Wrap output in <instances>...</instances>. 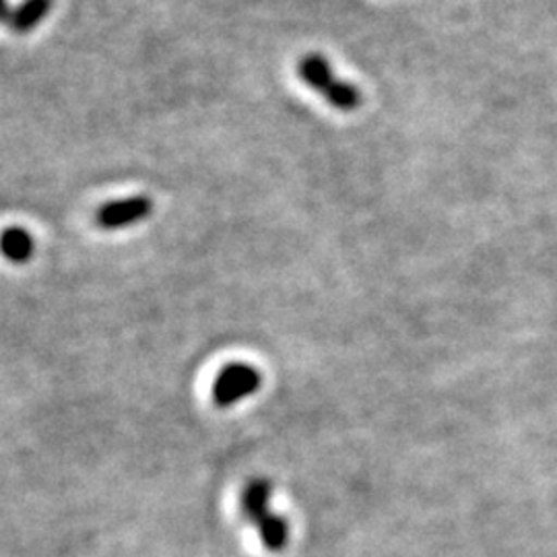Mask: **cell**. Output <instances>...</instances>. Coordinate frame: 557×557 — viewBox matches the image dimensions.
<instances>
[{"instance_id":"cell-1","label":"cell","mask_w":557,"mask_h":557,"mask_svg":"<svg viewBox=\"0 0 557 557\" xmlns=\"http://www.w3.org/2000/svg\"><path fill=\"white\" fill-rule=\"evenodd\" d=\"M273 485L267 479H252L242 492V512L250 524L257 527L260 541L267 552L278 554L289 543V524L287 520L271 510Z\"/></svg>"},{"instance_id":"cell-2","label":"cell","mask_w":557,"mask_h":557,"mask_svg":"<svg viewBox=\"0 0 557 557\" xmlns=\"http://www.w3.org/2000/svg\"><path fill=\"white\" fill-rule=\"evenodd\" d=\"M298 75L338 112H356L361 106L358 87L349 81L338 79L331 64L320 54H308L299 60Z\"/></svg>"},{"instance_id":"cell-3","label":"cell","mask_w":557,"mask_h":557,"mask_svg":"<svg viewBox=\"0 0 557 557\" xmlns=\"http://www.w3.org/2000/svg\"><path fill=\"white\" fill-rule=\"evenodd\" d=\"M260 384H262V376L255 366L244 361L227 363L213 382V391H211L213 403L221 409L234 407L242 398L255 395Z\"/></svg>"},{"instance_id":"cell-4","label":"cell","mask_w":557,"mask_h":557,"mask_svg":"<svg viewBox=\"0 0 557 557\" xmlns=\"http://www.w3.org/2000/svg\"><path fill=\"white\" fill-rule=\"evenodd\" d=\"M153 211V202L147 197H131V199L112 200L103 205L96 213V223L101 230H122L147 220Z\"/></svg>"},{"instance_id":"cell-5","label":"cell","mask_w":557,"mask_h":557,"mask_svg":"<svg viewBox=\"0 0 557 557\" xmlns=\"http://www.w3.org/2000/svg\"><path fill=\"white\" fill-rule=\"evenodd\" d=\"M0 255L11 262H27L34 255V239L23 227H7L0 234Z\"/></svg>"},{"instance_id":"cell-6","label":"cell","mask_w":557,"mask_h":557,"mask_svg":"<svg viewBox=\"0 0 557 557\" xmlns=\"http://www.w3.org/2000/svg\"><path fill=\"white\" fill-rule=\"evenodd\" d=\"M52 0H23L13 11L11 27L20 34H27L40 25L41 20L48 15Z\"/></svg>"},{"instance_id":"cell-7","label":"cell","mask_w":557,"mask_h":557,"mask_svg":"<svg viewBox=\"0 0 557 557\" xmlns=\"http://www.w3.org/2000/svg\"><path fill=\"white\" fill-rule=\"evenodd\" d=\"M13 11L9 7V0H0V23H11Z\"/></svg>"}]
</instances>
